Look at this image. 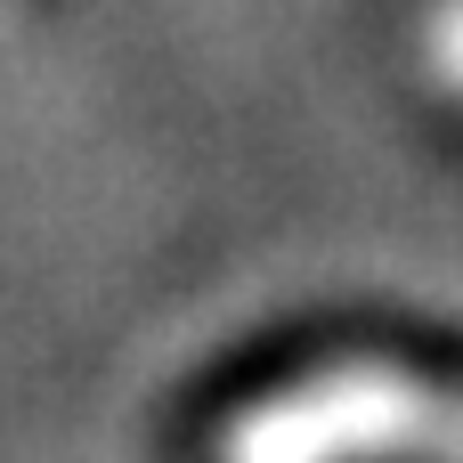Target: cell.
<instances>
[{"instance_id": "obj_1", "label": "cell", "mask_w": 463, "mask_h": 463, "mask_svg": "<svg viewBox=\"0 0 463 463\" xmlns=\"http://www.w3.org/2000/svg\"><path fill=\"white\" fill-rule=\"evenodd\" d=\"M431 49H439V65L463 81V0H448V8H439V24H431Z\"/></svg>"}]
</instances>
